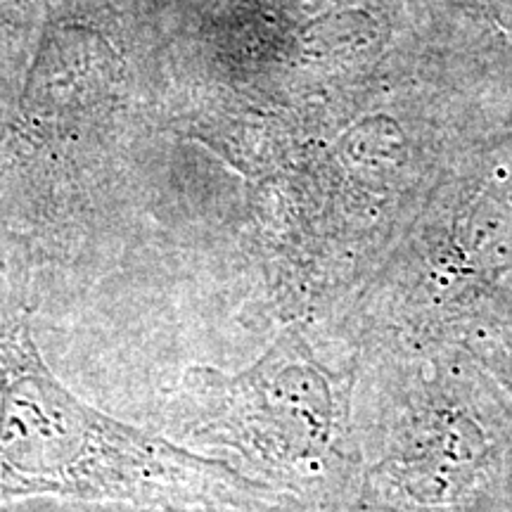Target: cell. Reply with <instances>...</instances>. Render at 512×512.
<instances>
[{
	"label": "cell",
	"instance_id": "cell-1",
	"mask_svg": "<svg viewBox=\"0 0 512 512\" xmlns=\"http://www.w3.org/2000/svg\"><path fill=\"white\" fill-rule=\"evenodd\" d=\"M19 496L147 508H256L278 491L81 401L38 354L29 323H0V503Z\"/></svg>",
	"mask_w": 512,
	"mask_h": 512
},
{
	"label": "cell",
	"instance_id": "cell-2",
	"mask_svg": "<svg viewBox=\"0 0 512 512\" xmlns=\"http://www.w3.org/2000/svg\"><path fill=\"white\" fill-rule=\"evenodd\" d=\"M174 411L192 441L235 453L261 482L278 484L320 475L339 425L330 375L292 337L235 375L190 368Z\"/></svg>",
	"mask_w": 512,
	"mask_h": 512
},
{
	"label": "cell",
	"instance_id": "cell-3",
	"mask_svg": "<svg viewBox=\"0 0 512 512\" xmlns=\"http://www.w3.org/2000/svg\"><path fill=\"white\" fill-rule=\"evenodd\" d=\"M475 228L477 249H486L489 242L494 247H503L512 242V207H510V181L501 190L486 192V197L477 204L475 216L470 219Z\"/></svg>",
	"mask_w": 512,
	"mask_h": 512
},
{
	"label": "cell",
	"instance_id": "cell-4",
	"mask_svg": "<svg viewBox=\"0 0 512 512\" xmlns=\"http://www.w3.org/2000/svg\"><path fill=\"white\" fill-rule=\"evenodd\" d=\"M280 501L268 505H256V508H228V505H211V508H192V510H171V512H283L278 508Z\"/></svg>",
	"mask_w": 512,
	"mask_h": 512
}]
</instances>
